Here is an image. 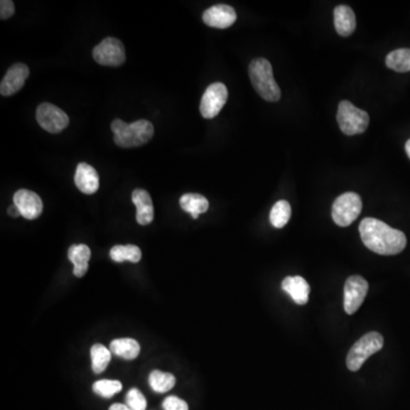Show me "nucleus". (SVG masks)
<instances>
[{"mask_svg":"<svg viewBox=\"0 0 410 410\" xmlns=\"http://www.w3.org/2000/svg\"><path fill=\"white\" fill-rule=\"evenodd\" d=\"M383 345H384V339L381 334L376 333V332L365 334L362 339H359L352 345L347 353V366L349 370L357 372L360 369L370 356L382 350Z\"/></svg>","mask_w":410,"mask_h":410,"instance_id":"nucleus-4","label":"nucleus"},{"mask_svg":"<svg viewBox=\"0 0 410 410\" xmlns=\"http://www.w3.org/2000/svg\"><path fill=\"white\" fill-rule=\"evenodd\" d=\"M387 65L393 71L404 72L410 71V49L401 48L393 50L387 56Z\"/></svg>","mask_w":410,"mask_h":410,"instance_id":"nucleus-22","label":"nucleus"},{"mask_svg":"<svg viewBox=\"0 0 410 410\" xmlns=\"http://www.w3.org/2000/svg\"><path fill=\"white\" fill-rule=\"evenodd\" d=\"M179 203L181 209L190 213L194 219H198V215L207 212L209 209V201L201 194H185L181 196Z\"/></svg>","mask_w":410,"mask_h":410,"instance_id":"nucleus-20","label":"nucleus"},{"mask_svg":"<svg viewBox=\"0 0 410 410\" xmlns=\"http://www.w3.org/2000/svg\"><path fill=\"white\" fill-rule=\"evenodd\" d=\"M249 75L254 90L264 101L279 102L281 92L274 77L273 66L266 58H257L249 65Z\"/></svg>","mask_w":410,"mask_h":410,"instance_id":"nucleus-3","label":"nucleus"},{"mask_svg":"<svg viewBox=\"0 0 410 410\" xmlns=\"http://www.w3.org/2000/svg\"><path fill=\"white\" fill-rule=\"evenodd\" d=\"M362 202L357 193H345L336 198L332 207V218L340 227H347L362 212Z\"/></svg>","mask_w":410,"mask_h":410,"instance_id":"nucleus-6","label":"nucleus"},{"mask_svg":"<svg viewBox=\"0 0 410 410\" xmlns=\"http://www.w3.org/2000/svg\"><path fill=\"white\" fill-rule=\"evenodd\" d=\"M228 99L227 87L221 82L210 85L202 97L200 111L203 118L213 119L220 113Z\"/></svg>","mask_w":410,"mask_h":410,"instance_id":"nucleus-9","label":"nucleus"},{"mask_svg":"<svg viewBox=\"0 0 410 410\" xmlns=\"http://www.w3.org/2000/svg\"><path fill=\"white\" fill-rule=\"evenodd\" d=\"M162 407H163V410H190L186 401L175 396H170L164 399Z\"/></svg>","mask_w":410,"mask_h":410,"instance_id":"nucleus-28","label":"nucleus"},{"mask_svg":"<svg viewBox=\"0 0 410 410\" xmlns=\"http://www.w3.org/2000/svg\"><path fill=\"white\" fill-rule=\"evenodd\" d=\"M338 124L347 136L359 135L366 131L369 124V115L364 109H358L349 101H342L338 109Z\"/></svg>","mask_w":410,"mask_h":410,"instance_id":"nucleus-5","label":"nucleus"},{"mask_svg":"<svg viewBox=\"0 0 410 410\" xmlns=\"http://www.w3.org/2000/svg\"><path fill=\"white\" fill-rule=\"evenodd\" d=\"M149 387L156 393H166L171 390L176 384V377L173 374L163 373L160 370H153L149 374Z\"/></svg>","mask_w":410,"mask_h":410,"instance_id":"nucleus-23","label":"nucleus"},{"mask_svg":"<svg viewBox=\"0 0 410 410\" xmlns=\"http://www.w3.org/2000/svg\"><path fill=\"white\" fill-rule=\"evenodd\" d=\"M13 201H14V205L20 210L21 215H23L24 218L28 220L37 219L43 212V204L41 196L31 190H18L14 194Z\"/></svg>","mask_w":410,"mask_h":410,"instance_id":"nucleus-12","label":"nucleus"},{"mask_svg":"<svg viewBox=\"0 0 410 410\" xmlns=\"http://www.w3.org/2000/svg\"><path fill=\"white\" fill-rule=\"evenodd\" d=\"M111 353H112L111 350L107 349L103 345L96 343L92 345L90 356H92V367L94 373L101 374L107 369L111 362Z\"/></svg>","mask_w":410,"mask_h":410,"instance_id":"nucleus-24","label":"nucleus"},{"mask_svg":"<svg viewBox=\"0 0 410 410\" xmlns=\"http://www.w3.org/2000/svg\"><path fill=\"white\" fill-rule=\"evenodd\" d=\"M92 56L98 64L104 66L118 68L126 62L124 43L117 38H105L94 48Z\"/></svg>","mask_w":410,"mask_h":410,"instance_id":"nucleus-7","label":"nucleus"},{"mask_svg":"<svg viewBox=\"0 0 410 410\" xmlns=\"http://www.w3.org/2000/svg\"><path fill=\"white\" fill-rule=\"evenodd\" d=\"M70 261L75 266L73 274L77 277H84L88 271V261L92 257L90 247L86 244H75L68 251Z\"/></svg>","mask_w":410,"mask_h":410,"instance_id":"nucleus-18","label":"nucleus"},{"mask_svg":"<svg viewBox=\"0 0 410 410\" xmlns=\"http://www.w3.org/2000/svg\"><path fill=\"white\" fill-rule=\"evenodd\" d=\"M109 410H130V408L126 404H114L109 407Z\"/></svg>","mask_w":410,"mask_h":410,"instance_id":"nucleus-31","label":"nucleus"},{"mask_svg":"<svg viewBox=\"0 0 410 410\" xmlns=\"http://www.w3.org/2000/svg\"><path fill=\"white\" fill-rule=\"evenodd\" d=\"M14 3L11 0H1L0 1V18L1 20H7L14 15Z\"/></svg>","mask_w":410,"mask_h":410,"instance_id":"nucleus-29","label":"nucleus"},{"mask_svg":"<svg viewBox=\"0 0 410 410\" xmlns=\"http://www.w3.org/2000/svg\"><path fill=\"white\" fill-rule=\"evenodd\" d=\"M109 350L115 356L126 360H134L139 356L141 347L136 340L134 339H118L111 342Z\"/></svg>","mask_w":410,"mask_h":410,"instance_id":"nucleus-19","label":"nucleus"},{"mask_svg":"<svg viewBox=\"0 0 410 410\" xmlns=\"http://www.w3.org/2000/svg\"><path fill=\"white\" fill-rule=\"evenodd\" d=\"M292 209L285 200L277 202L270 211V222L275 228H283L290 221Z\"/></svg>","mask_w":410,"mask_h":410,"instance_id":"nucleus-25","label":"nucleus"},{"mask_svg":"<svg viewBox=\"0 0 410 410\" xmlns=\"http://www.w3.org/2000/svg\"><path fill=\"white\" fill-rule=\"evenodd\" d=\"M29 75L30 70L26 64L16 63L11 66L0 84V94L9 97L20 92Z\"/></svg>","mask_w":410,"mask_h":410,"instance_id":"nucleus-11","label":"nucleus"},{"mask_svg":"<svg viewBox=\"0 0 410 410\" xmlns=\"http://www.w3.org/2000/svg\"><path fill=\"white\" fill-rule=\"evenodd\" d=\"M111 129L114 135V143L124 149L145 145L154 136V126L147 120L126 124L120 119H115L111 124Z\"/></svg>","mask_w":410,"mask_h":410,"instance_id":"nucleus-2","label":"nucleus"},{"mask_svg":"<svg viewBox=\"0 0 410 410\" xmlns=\"http://www.w3.org/2000/svg\"><path fill=\"white\" fill-rule=\"evenodd\" d=\"M131 201L136 205V220L141 226L151 224L154 219V207L152 198L145 190H135L131 194Z\"/></svg>","mask_w":410,"mask_h":410,"instance_id":"nucleus-15","label":"nucleus"},{"mask_svg":"<svg viewBox=\"0 0 410 410\" xmlns=\"http://www.w3.org/2000/svg\"><path fill=\"white\" fill-rule=\"evenodd\" d=\"M36 118L39 126L50 134L63 131L70 124L69 115L63 109L50 103L41 104L38 107Z\"/></svg>","mask_w":410,"mask_h":410,"instance_id":"nucleus-8","label":"nucleus"},{"mask_svg":"<svg viewBox=\"0 0 410 410\" xmlns=\"http://www.w3.org/2000/svg\"><path fill=\"white\" fill-rule=\"evenodd\" d=\"M237 15L230 5H215L203 13L204 23L215 29H227L235 23Z\"/></svg>","mask_w":410,"mask_h":410,"instance_id":"nucleus-13","label":"nucleus"},{"mask_svg":"<svg viewBox=\"0 0 410 410\" xmlns=\"http://www.w3.org/2000/svg\"><path fill=\"white\" fill-rule=\"evenodd\" d=\"M126 402L130 410H146V398L138 389H131L126 393Z\"/></svg>","mask_w":410,"mask_h":410,"instance_id":"nucleus-27","label":"nucleus"},{"mask_svg":"<svg viewBox=\"0 0 410 410\" xmlns=\"http://www.w3.org/2000/svg\"><path fill=\"white\" fill-rule=\"evenodd\" d=\"M109 257L115 262L130 261L137 264L141 261V251L136 245H115L109 251Z\"/></svg>","mask_w":410,"mask_h":410,"instance_id":"nucleus-21","label":"nucleus"},{"mask_svg":"<svg viewBox=\"0 0 410 410\" xmlns=\"http://www.w3.org/2000/svg\"><path fill=\"white\" fill-rule=\"evenodd\" d=\"M9 215L13 218H18V215H21L20 210L16 205H12V207H9Z\"/></svg>","mask_w":410,"mask_h":410,"instance_id":"nucleus-30","label":"nucleus"},{"mask_svg":"<svg viewBox=\"0 0 410 410\" xmlns=\"http://www.w3.org/2000/svg\"><path fill=\"white\" fill-rule=\"evenodd\" d=\"M283 290L291 296L293 301L300 306H304L309 301L310 286L306 279L300 276L294 277H286L281 283Z\"/></svg>","mask_w":410,"mask_h":410,"instance_id":"nucleus-16","label":"nucleus"},{"mask_svg":"<svg viewBox=\"0 0 410 410\" xmlns=\"http://www.w3.org/2000/svg\"><path fill=\"white\" fill-rule=\"evenodd\" d=\"M92 390L102 398H111L117 393L122 390V384L121 382L113 381V379H101L97 381L92 385Z\"/></svg>","mask_w":410,"mask_h":410,"instance_id":"nucleus-26","label":"nucleus"},{"mask_svg":"<svg viewBox=\"0 0 410 410\" xmlns=\"http://www.w3.org/2000/svg\"><path fill=\"white\" fill-rule=\"evenodd\" d=\"M334 24L340 36L349 37L356 30V15L350 7L340 5L334 9Z\"/></svg>","mask_w":410,"mask_h":410,"instance_id":"nucleus-17","label":"nucleus"},{"mask_svg":"<svg viewBox=\"0 0 410 410\" xmlns=\"http://www.w3.org/2000/svg\"><path fill=\"white\" fill-rule=\"evenodd\" d=\"M75 183L77 190L81 193L92 195L98 190L99 177L96 169H94L90 164L81 162L77 164V170H75Z\"/></svg>","mask_w":410,"mask_h":410,"instance_id":"nucleus-14","label":"nucleus"},{"mask_svg":"<svg viewBox=\"0 0 410 410\" xmlns=\"http://www.w3.org/2000/svg\"><path fill=\"white\" fill-rule=\"evenodd\" d=\"M406 153H407L408 158H410V139L406 143Z\"/></svg>","mask_w":410,"mask_h":410,"instance_id":"nucleus-32","label":"nucleus"},{"mask_svg":"<svg viewBox=\"0 0 410 410\" xmlns=\"http://www.w3.org/2000/svg\"><path fill=\"white\" fill-rule=\"evenodd\" d=\"M368 283L362 276H351L345 285V310L347 315H353L362 307L367 296Z\"/></svg>","mask_w":410,"mask_h":410,"instance_id":"nucleus-10","label":"nucleus"},{"mask_svg":"<svg viewBox=\"0 0 410 410\" xmlns=\"http://www.w3.org/2000/svg\"><path fill=\"white\" fill-rule=\"evenodd\" d=\"M359 232L365 247L381 256H396L407 245L404 232L379 219L365 218L359 225Z\"/></svg>","mask_w":410,"mask_h":410,"instance_id":"nucleus-1","label":"nucleus"}]
</instances>
